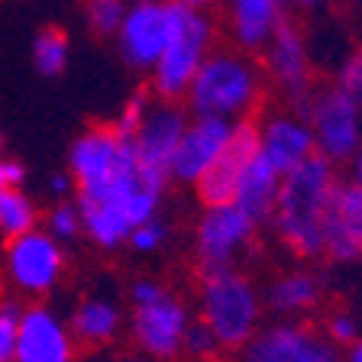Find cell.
Returning <instances> with one entry per match:
<instances>
[{
	"label": "cell",
	"instance_id": "8",
	"mask_svg": "<svg viewBox=\"0 0 362 362\" xmlns=\"http://www.w3.org/2000/svg\"><path fill=\"white\" fill-rule=\"evenodd\" d=\"M314 133L317 152H324L333 165L353 162L362 146V107L337 88V81H317L308 107L301 113Z\"/></svg>",
	"mask_w": 362,
	"mask_h": 362
},
{
	"label": "cell",
	"instance_id": "34",
	"mask_svg": "<svg viewBox=\"0 0 362 362\" xmlns=\"http://www.w3.org/2000/svg\"><path fill=\"white\" fill-rule=\"evenodd\" d=\"M343 362H362V337L349 349H343Z\"/></svg>",
	"mask_w": 362,
	"mask_h": 362
},
{
	"label": "cell",
	"instance_id": "5",
	"mask_svg": "<svg viewBox=\"0 0 362 362\" xmlns=\"http://www.w3.org/2000/svg\"><path fill=\"white\" fill-rule=\"evenodd\" d=\"M259 62L265 68L269 88L279 90L281 98L288 100V110H294L301 117L317 88V71H314V59H310L308 33H304L301 20L291 10L279 20L269 45H265V52L259 55Z\"/></svg>",
	"mask_w": 362,
	"mask_h": 362
},
{
	"label": "cell",
	"instance_id": "2",
	"mask_svg": "<svg viewBox=\"0 0 362 362\" xmlns=\"http://www.w3.org/2000/svg\"><path fill=\"white\" fill-rule=\"evenodd\" d=\"M269 100V78L259 55H249L233 45H220L201 62L185 107L191 117H220L240 120L249 113H262Z\"/></svg>",
	"mask_w": 362,
	"mask_h": 362
},
{
	"label": "cell",
	"instance_id": "29",
	"mask_svg": "<svg viewBox=\"0 0 362 362\" xmlns=\"http://www.w3.org/2000/svg\"><path fill=\"white\" fill-rule=\"evenodd\" d=\"M337 88L362 107V42H356L346 52V59L337 71Z\"/></svg>",
	"mask_w": 362,
	"mask_h": 362
},
{
	"label": "cell",
	"instance_id": "3",
	"mask_svg": "<svg viewBox=\"0 0 362 362\" xmlns=\"http://www.w3.org/2000/svg\"><path fill=\"white\" fill-rule=\"evenodd\" d=\"M197 317L214 330L223 356H240L246 343L259 333L265 317L262 291L252 275L236 269H217L194 275Z\"/></svg>",
	"mask_w": 362,
	"mask_h": 362
},
{
	"label": "cell",
	"instance_id": "20",
	"mask_svg": "<svg viewBox=\"0 0 362 362\" xmlns=\"http://www.w3.org/2000/svg\"><path fill=\"white\" fill-rule=\"evenodd\" d=\"M65 324L78 353H98V349L110 346L113 339L120 337L123 310L110 298H81Z\"/></svg>",
	"mask_w": 362,
	"mask_h": 362
},
{
	"label": "cell",
	"instance_id": "24",
	"mask_svg": "<svg viewBox=\"0 0 362 362\" xmlns=\"http://www.w3.org/2000/svg\"><path fill=\"white\" fill-rule=\"evenodd\" d=\"M81 13L88 20V30L98 39L120 33L127 20V0H81Z\"/></svg>",
	"mask_w": 362,
	"mask_h": 362
},
{
	"label": "cell",
	"instance_id": "23",
	"mask_svg": "<svg viewBox=\"0 0 362 362\" xmlns=\"http://www.w3.org/2000/svg\"><path fill=\"white\" fill-rule=\"evenodd\" d=\"M33 62H36L39 75L59 78L68 62V33L62 26H42L33 42Z\"/></svg>",
	"mask_w": 362,
	"mask_h": 362
},
{
	"label": "cell",
	"instance_id": "17",
	"mask_svg": "<svg viewBox=\"0 0 362 362\" xmlns=\"http://www.w3.org/2000/svg\"><path fill=\"white\" fill-rule=\"evenodd\" d=\"M288 13V0H226L223 36L249 55H262L279 20Z\"/></svg>",
	"mask_w": 362,
	"mask_h": 362
},
{
	"label": "cell",
	"instance_id": "18",
	"mask_svg": "<svg viewBox=\"0 0 362 362\" xmlns=\"http://www.w3.org/2000/svg\"><path fill=\"white\" fill-rule=\"evenodd\" d=\"M324 298L327 281L314 269L279 272L275 279H269V285L262 291L265 310L279 314V320H304L308 314L324 308Z\"/></svg>",
	"mask_w": 362,
	"mask_h": 362
},
{
	"label": "cell",
	"instance_id": "36",
	"mask_svg": "<svg viewBox=\"0 0 362 362\" xmlns=\"http://www.w3.org/2000/svg\"><path fill=\"white\" fill-rule=\"evenodd\" d=\"M7 162H10V158H4V156H0V191H4V188H7V185H10V172H7Z\"/></svg>",
	"mask_w": 362,
	"mask_h": 362
},
{
	"label": "cell",
	"instance_id": "31",
	"mask_svg": "<svg viewBox=\"0 0 362 362\" xmlns=\"http://www.w3.org/2000/svg\"><path fill=\"white\" fill-rule=\"evenodd\" d=\"M168 291H172V288L158 279H136L133 285H129V308L152 304V301H158V298H165Z\"/></svg>",
	"mask_w": 362,
	"mask_h": 362
},
{
	"label": "cell",
	"instance_id": "14",
	"mask_svg": "<svg viewBox=\"0 0 362 362\" xmlns=\"http://www.w3.org/2000/svg\"><path fill=\"white\" fill-rule=\"evenodd\" d=\"M324 262H362V185L353 178H343L333 191L324 223Z\"/></svg>",
	"mask_w": 362,
	"mask_h": 362
},
{
	"label": "cell",
	"instance_id": "27",
	"mask_svg": "<svg viewBox=\"0 0 362 362\" xmlns=\"http://www.w3.org/2000/svg\"><path fill=\"white\" fill-rule=\"evenodd\" d=\"M320 330H324L327 339H330V343H337L339 349H349L356 339L362 337L359 317H356L353 310H343V308H330V310H327Z\"/></svg>",
	"mask_w": 362,
	"mask_h": 362
},
{
	"label": "cell",
	"instance_id": "10",
	"mask_svg": "<svg viewBox=\"0 0 362 362\" xmlns=\"http://www.w3.org/2000/svg\"><path fill=\"white\" fill-rule=\"evenodd\" d=\"M4 269L10 285L26 298H45L62 285L68 269L65 246L49 230H33L4 246Z\"/></svg>",
	"mask_w": 362,
	"mask_h": 362
},
{
	"label": "cell",
	"instance_id": "11",
	"mask_svg": "<svg viewBox=\"0 0 362 362\" xmlns=\"http://www.w3.org/2000/svg\"><path fill=\"white\" fill-rule=\"evenodd\" d=\"M243 362H343V349L308 320H275L240 353Z\"/></svg>",
	"mask_w": 362,
	"mask_h": 362
},
{
	"label": "cell",
	"instance_id": "12",
	"mask_svg": "<svg viewBox=\"0 0 362 362\" xmlns=\"http://www.w3.org/2000/svg\"><path fill=\"white\" fill-rule=\"evenodd\" d=\"M191 308L175 291L152 304H139L129 314V337L136 353L156 362H172L185 353V337L191 327Z\"/></svg>",
	"mask_w": 362,
	"mask_h": 362
},
{
	"label": "cell",
	"instance_id": "35",
	"mask_svg": "<svg viewBox=\"0 0 362 362\" xmlns=\"http://www.w3.org/2000/svg\"><path fill=\"white\" fill-rule=\"evenodd\" d=\"M349 172H353V175H349V178H353V181H359V185H362V146H359V149H356L353 162H349Z\"/></svg>",
	"mask_w": 362,
	"mask_h": 362
},
{
	"label": "cell",
	"instance_id": "15",
	"mask_svg": "<svg viewBox=\"0 0 362 362\" xmlns=\"http://www.w3.org/2000/svg\"><path fill=\"white\" fill-rule=\"evenodd\" d=\"M78 349L68 324L49 304H30L20 317L13 362H75Z\"/></svg>",
	"mask_w": 362,
	"mask_h": 362
},
{
	"label": "cell",
	"instance_id": "28",
	"mask_svg": "<svg viewBox=\"0 0 362 362\" xmlns=\"http://www.w3.org/2000/svg\"><path fill=\"white\" fill-rule=\"evenodd\" d=\"M23 308L13 298H0V362H13Z\"/></svg>",
	"mask_w": 362,
	"mask_h": 362
},
{
	"label": "cell",
	"instance_id": "21",
	"mask_svg": "<svg viewBox=\"0 0 362 362\" xmlns=\"http://www.w3.org/2000/svg\"><path fill=\"white\" fill-rule=\"evenodd\" d=\"M279 188H281V172L272 165L269 158L262 156V149H259V156L249 162L246 175H243L233 204L262 230V226L272 223L275 201H279Z\"/></svg>",
	"mask_w": 362,
	"mask_h": 362
},
{
	"label": "cell",
	"instance_id": "25",
	"mask_svg": "<svg viewBox=\"0 0 362 362\" xmlns=\"http://www.w3.org/2000/svg\"><path fill=\"white\" fill-rule=\"evenodd\" d=\"M45 230H49V233H52L55 240L62 243V246H65V243H71V240H78V236L84 233L78 201H68V197H62L52 211L45 214Z\"/></svg>",
	"mask_w": 362,
	"mask_h": 362
},
{
	"label": "cell",
	"instance_id": "32",
	"mask_svg": "<svg viewBox=\"0 0 362 362\" xmlns=\"http://www.w3.org/2000/svg\"><path fill=\"white\" fill-rule=\"evenodd\" d=\"M337 7L349 26H362V0H337Z\"/></svg>",
	"mask_w": 362,
	"mask_h": 362
},
{
	"label": "cell",
	"instance_id": "38",
	"mask_svg": "<svg viewBox=\"0 0 362 362\" xmlns=\"http://www.w3.org/2000/svg\"><path fill=\"white\" fill-rule=\"evenodd\" d=\"M294 4H298V7H304V10H310V7H317L320 0H294Z\"/></svg>",
	"mask_w": 362,
	"mask_h": 362
},
{
	"label": "cell",
	"instance_id": "7",
	"mask_svg": "<svg viewBox=\"0 0 362 362\" xmlns=\"http://www.w3.org/2000/svg\"><path fill=\"white\" fill-rule=\"evenodd\" d=\"M256 233L259 226L236 204L204 207L194 223V236H191L194 275L217 269H236L240 259L256 246Z\"/></svg>",
	"mask_w": 362,
	"mask_h": 362
},
{
	"label": "cell",
	"instance_id": "1",
	"mask_svg": "<svg viewBox=\"0 0 362 362\" xmlns=\"http://www.w3.org/2000/svg\"><path fill=\"white\" fill-rule=\"evenodd\" d=\"M324 152L308 156L298 168L281 175L279 201L272 214V230L294 259L320 262L324 259V223L333 191L343 178Z\"/></svg>",
	"mask_w": 362,
	"mask_h": 362
},
{
	"label": "cell",
	"instance_id": "4",
	"mask_svg": "<svg viewBox=\"0 0 362 362\" xmlns=\"http://www.w3.org/2000/svg\"><path fill=\"white\" fill-rule=\"evenodd\" d=\"M214 39H217V30L207 16H201L194 7L172 4V36H168L165 52L152 65V94L158 100H185L201 62L211 55Z\"/></svg>",
	"mask_w": 362,
	"mask_h": 362
},
{
	"label": "cell",
	"instance_id": "30",
	"mask_svg": "<svg viewBox=\"0 0 362 362\" xmlns=\"http://www.w3.org/2000/svg\"><path fill=\"white\" fill-rule=\"evenodd\" d=\"M165 243H168V226H165V220L152 217V220L139 223L133 233H129V243H127V246L133 249V252H139V256H149V252L162 249Z\"/></svg>",
	"mask_w": 362,
	"mask_h": 362
},
{
	"label": "cell",
	"instance_id": "9",
	"mask_svg": "<svg viewBox=\"0 0 362 362\" xmlns=\"http://www.w3.org/2000/svg\"><path fill=\"white\" fill-rule=\"evenodd\" d=\"M265 113V110H262ZM262 113H249L233 120V133L226 139L223 152L214 158V165L191 185L201 207H220V204H233L240 181L246 175L249 162L262 149Z\"/></svg>",
	"mask_w": 362,
	"mask_h": 362
},
{
	"label": "cell",
	"instance_id": "26",
	"mask_svg": "<svg viewBox=\"0 0 362 362\" xmlns=\"http://www.w3.org/2000/svg\"><path fill=\"white\" fill-rule=\"evenodd\" d=\"M185 356H191L194 362H223V349H220L217 337L201 317H194L188 327V337H185Z\"/></svg>",
	"mask_w": 362,
	"mask_h": 362
},
{
	"label": "cell",
	"instance_id": "16",
	"mask_svg": "<svg viewBox=\"0 0 362 362\" xmlns=\"http://www.w3.org/2000/svg\"><path fill=\"white\" fill-rule=\"evenodd\" d=\"M233 133V123L220 120V117H194L181 136L178 149L172 158V181L181 185H194L207 168L214 165V158L223 152L226 139Z\"/></svg>",
	"mask_w": 362,
	"mask_h": 362
},
{
	"label": "cell",
	"instance_id": "6",
	"mask_svg": "<svg viewBox=\"0 0 362 362\" xmlns=\"http://www.w3.org/2000/svg\"><path fill=\"white\" fill-rule=\"evenodd\" d=\"M188 107L185 100H158L152 94V104L146 110L143 123L133 136L136 162H139V181L158 197H165L172 185V158L181 136L188 129Z\"/></svg>",
	"mask_w": 362,
	"mask_h": 362
},
{
	"label": "cell",
	"instance_id": "37",
	"mask_svg": "<svg viewBox=\"0 0 362 362\" xmlns=\"http://www.w3.org/2000/svg\"><path fill=\"white\" fill-rule=\"evenodd\" d=\"M117 362H146V356L143 353H133V356H120Z\"/></svg>",
	"mask_w": 362,
	"mask_h": 362
},
{
	"label": "cell",
	"instance_id": "19",
	"mask_svg": "<svg viewBox=\"0 0 362 362\" xmlns=\"http://www.w3.org/2000/svg\"><path fill=\"white\" fill-rule=\"evenodd\" d=\"M314 152H317V143L304 117H298L294 110L262 113V156L281 175L298 168Z\"/></svg>",
	"mask_w": 362,
	"mask_h": 362
},
{
	"label": "cell",
	"instance_id": "13",
	"mask_svg": "<svg viewBox=\"0 0 362 362\" xmlns=\"http://www.w3.org/2000/svg\"><path fill=\"white\" fill-rule=\"evenodd\" d=\"M120 55L129 68L143 71L158 62L172 36V4L158 0H136V7L127 13L120 26Z\"/></svg>",
	"mask_w": 362,
	"mask_h": 362
},
{
	"label": "cell",
	"instance_id": "22",
	"mask_svg": "<svg viewBox=\"0 0 362 362\" xmlns=\"http://www.w3.org/2000/svg\"><path fill=\"white\" fill-rule=\"evenodd\" d=\"M42 223V214H39V204L33 201L20 185H7L0 191V236L4 240H16L23 233H33Z\"/></svg>",
	"mask_w": 362,
	"mask_h": 362
},
{
	"label": "cell",
	"instance_id": "33",
	"mask_svg": "<svg viewBox=\"0 0 362 362\" xmlns=\"http://www.w3.org/2000/svg\"><path fill=\"white\" fill-rule=\"evenodd\" d=\"M49 188H52V194L62 201V197H68L75 191V181H71V175H55V178L49 181Z\"/></svg>",
	"mask_w": 362,
	"mask_h": 362
}]
</instances>
